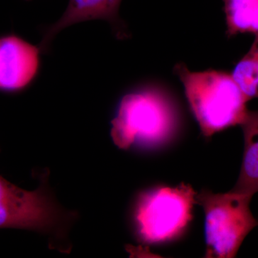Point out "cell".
Instances as JSON below:
<instances>
[{
  "label": "cell",
  "mask_w": 258,
  "mask_h": 258,
  "mask_svg": "<svg viewBox=\"0 0 258 258\" xmlns=\"http://www.w3.org/2000/svg\"><path fill=\"white\" fill-rule=\"evenodd\" d=\"M40 175L37 189L28 191L0 175V229L35 231L48 235L52 247L67 238L76 212L66 211L56 202L47 181Z\"/></svg>",
  "instance_id": "7a4b0ae2"
},
{
  "label": "cell",
  "mask_w": 258,
  "mask_h": 258,
  "mask_svg": "<svg viewBox=\"0 0 258 258\" xmlns=\"http://www.w3.org/2000/svg\"><path fill=\"white\" fill-rule=\"evenodd\" d=\"M174 124L172 110L164 97L152 91L128 93L121 98L111 121V138L120 149L157 144Z\"/></svg>",
  "instance_id": "277c9868"
},
{
  "label": "cell",
  "mask_w": 258,
  "mask_h": 258,
  "mask_svg": "<svg viewBox=\"0 0 258 258\" xmlns=\"http://www.w3.org/2000/svg\"><path fill=\"white\" fill-rule=\"evenodd\" d=\"M196 195L190 185L184 184L143 194L135 211L139 237L144 242L155 243L179 235L192 218Z\"/></svg>",
  "instance_id": "5b68a950"
},
{
  "label": "cell",
  "mask_w": 258,
  "mask_h": 258,
  "mask_svg": "<svg viewBox=\"0 0 258 258\" xmlns=\"http://www.w3.org/2000/svg\"><path fill=\"white\" fill-rule=\"evenodd\" d=\"M228 37L258 33V0H223Z\"/></svg>",
  "instance_id": "9c48e42d"
},
{
  "label": "cell",
  "mask_w": 258,
  "mask_h": 258,
  "mask_svg": "<svg viewBox=\"0 0 258 258\" xmlns=\"http://www.w3.org/2000/svg\"><path fill=\"white\" fill-rule=\"evenodd\" d=\"M174 72L205 137L241 125L248 116L247 99L230 74L214 70L191 72L182 62L176 64Z\"/></svg>",
  "instance_id": "6da1fadb"
},
{
  "label": "cell",
  "mask_w": 258,
  "mask_h": 258,
  "mask_svg": "<svg viewBox=\"0 0 258 258\" xmlns=\"http://www.w3.org/2000/svg\"><path fill=\"white\" fill-rule=\"evenodd\" d=\"M241 125L244 139L243 162L240 177L232 191L253 197L258 189L257 112L249 111L248 116Z\"/></svg>",
  "instance_id": "ba28073f"
},
{
  "label": "cell",
  "mask_w": 258,
  "mask_h": 258,
  "mask_svg": "<svg viewBox=\"0 0 258 258\" xmlns=\"http://www.w3.org/2000/svg\"><path fill=\"white\" fill-rule=\"evenodd\" d=\"M121 2L122 0H70L60 19L43 29L42 39L38 45L41 53L48 52L55 37L64 29L91 20H105L111 24L117 38H128V28L119 16Z\"/></svg>",
  "instance_id": "52a82bcc"
},
{
  "label": "cell",
  "mask_w": 258,
  "mask_h": 258,
  "mask_svg": "<svg viewBox=\"0 0 258 258\" xmlns=\"http://www.w3.org/2000/svg\"><path fill=\"white\" fill-rule=\"evenodd\" d=\"M38 46L18 35L0 37V92L23 91L34 81L40 68Z\"/></svg>",
  "instance_id": "8992f818"
},
{
  "label": "cell",
  "mask_w": 258,
  "mask_h": 258,
  "mask_svg": "<svg viewBox=\"0 0 258 258\" xmlns=\"http://www.w3.org/2000/svg\"><path fill=\"white\" fill-rule=\"evenodd\" d=\"M256 36L248 52L236 64L232 79L248 101L257 96L258 40Z\"/></svg>",
  "instance_id": "30bf717a"
},
{
  "label": "cell",
  "mask_w": 258,
  "mask_h": 258,
  "mask_svg": "<svg viewBox=\"0 0 258 258\" xmlns=\"http://www.w3.org/2000/svg\"><path fill=\"white\" fill-rule=\"evenodd\" d=\"M252 198L233 191L196 195L197 204L205 212L207 257H235L246 236L257 225L249 208Z\"/></svg>",
  "instance_id": "3957f363"
}]
</instances>
